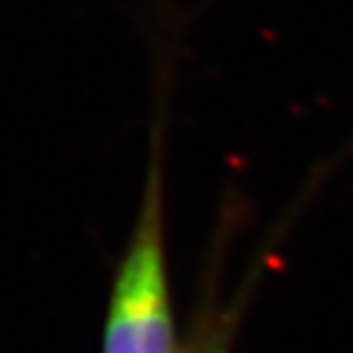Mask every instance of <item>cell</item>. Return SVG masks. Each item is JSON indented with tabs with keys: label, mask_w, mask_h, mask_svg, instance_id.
<instances>
[{
	"label": "cell",
	"mask_w": 353,
	"mask_h": 353,
	"mask_svg": "<svg viewBox=\"0 0 353 353\" xmlns=\"http://www.w3.org/2000/svg\"><path fill=\"white\" fill-rule=\"evenodd\" d=\"M245 294L248 290L231 299H221L219 290L211 285L194 312L187 334L179 336L174 353H231L245 307Z\"/></svg>",
	"instance_id": "cell-2"
},
{
	"label": "cell",
	"mask_w": 353,
	"mask_h": 353,
	"mask_svg": "<svg viewBox=\"0 0 353 353\" xmlns=\"http://www.w3.org/2000/svg\"><path fill=\"white\" fill-rule=\"evenodd\" d=\"M179 336L167 268L162 172L154 160L110 285L101 353H174Z\"/></svg>",
	"instance_id": "cell-1"
}]
</instances>
